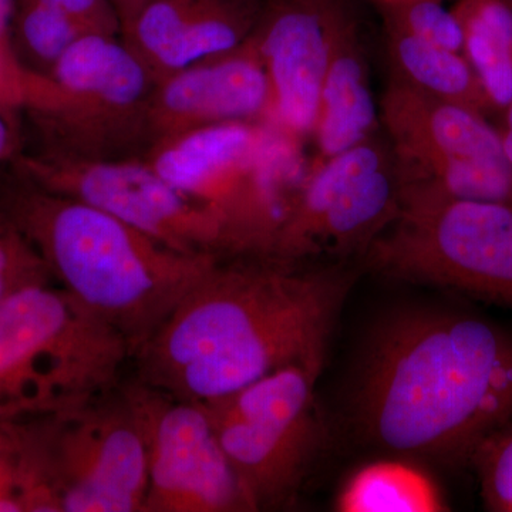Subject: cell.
<instances>
[{"label": "cell", "instance_id": "1", "mask_svg": "<svg viewBox=\"0 0 512 512\" xmlns=\"http://www.w3.org/2000/svg\"><path fill=\"white\" fill-rule=\"evenodd\" d=\"M352 279L292 262L217 264L137 350L138 382L208 402L282 367L322 370Z\"/></svg>", "mask_w": 512, "mask_h": 512}, {"label": "cell", "instance_id": "2", "mask_svg": "<svg viewBox=\"0 0 512 512\" xmlns=\"http://www.w3.org/2000/svg\"><path fill=\"white\" fill-rule=\"evenodd\" d=\"M370 443L447 464L512 421V332L467 312L407 309L373 330L353 390Z\"/></svg>", "mask_w": 512, "mask_h": 512}, {"label": "cell", "instance_id": "3", "mask_svg": "<svg viewBox=\"0 0 512 512\" xmlns=\"http://www.w3.org/2000/svg\"><path fill=\"white\" fill-rule=\"evenodd\" d=\"M2 208L52 278L121 333L134 355L218 262L217 255L180 251L30 181L9 194Z\"/></svg>", "mask_w": 512, "mask_h": 512}, {"label": "cell", "instance_id": "4", "mask_svg": "<svg viewBox=\"0 0 512 512\" xmlns=\"http://www.w3.org/2000/svg\"><path fill=\"white\" fill-rule=\"evenodd\" d=\"M23 512H143L147 443L124 389L9 424Z\"/></svg>", "mask_w": 512, "mask_h": 512}, {"label": "cell", "instance_id": "5", "mask_svg": "<svg viewBox=\"0 0 512 512\" xmlns=\"http://www.w3.org/2000/svg\"><path fill=\"white\" fill-rule=\"evenodd\" d=\"M133 355L64 289L15 293L0 303V429L113 393Z\"/></svg>", "mask_w": 512, "mask_h": 512}, {"label": "cell", "instance_id": "6", "mask_svg": "<svg viewBox=\"0 0 512 512\" xmlns=\"http://www.w3.org/2000/svg\"><path fill=\"white\" fill-rule=\"evenodd\" d=\"M369 261L394 278L512 309V207L402 194L386 234L369 245Z\"/></svg>", "mask_w": 512, "mask_h": 512}, {"label": "cell", "instance_id": "7", "mask_svg": "<svg viewBox=\"0 0 512 512\" xmlns=\"http://www.w3.org/2000/svg\"><path fill=\"white\" fill-rule=\"evenodd\" d=\"M322 370L291 365L204 404L256 511L293 504L323 444L315 400Z\"/></svg>", "mask_w": 512, "mask_h": 512}, {"label": "cell", "instance_id": "8", "mask_svg": "<svg viewBox=\"0 0 512 512\" xmlns=\"http://www.w3.org/2000/svg\"><path fill=\"white\" fill-rule=\"evenodd\" d=\"M23 177L43 190L74 198L180 251H229L224 222L192 200L147 163L106 161L76 154L19 160Z\"/></svg>", "mask_w": 512, "mask_h": 512}, {"label": "cell", "instance_id": "9", "mask_svg": "<svg viewBox=\"0 0 512 512\" xmlns=\"http://www.w3.org/2000/svg\"><path fill=\"white\" fill-rule=\"evenodd\" d=\"M147 443L143 512L256 511L204 404L136 382L124 389Z\"/></svg>", "mask_w": 512, "mask_h": 512}, {"label": "cell", "instance_id": "10", "mask_svg": "<svg viewBox=\"0 0 512 512\" xmlns=\"http://www.w3.org/2000/svg\"><path fill=\"white\" fill-rule=\"evenodd\" d=\"M47 74L55 84V103L40 117L84 143L113 128H126L137 120L144 123L156 83L124 40L104 33L80 37Z\"/></svg>", "mask_w": 512, "mask_h": 512}, {"label": "cell", "instance_id": "11", "mask_svg": "<svg viewBox=\"0 0 512 512\" xmlns=\"http://www.w3.org/2000/svg\"><path fill=\"white\" fill-rule=\"evenodd\" d=\"M343 25L332 0H292L256 37L271 89L266 119L295 137L315 133L333 43Z\"/></svg>", "mask_w": 512, "mask_h": 512}, {"label": "cell", "instance_id": "12", "mask_svg": "<svg viewBox=\"0 0 512 512\" xmlns=\"http://www.w3.org/2000/svg\"><path fill=\"white\" fill-rule=\"evenodd\" d=\"M269 109L268 74L254 39L154 83L144 123L161 140L210 124L265 120Z\"/></svg>", "mask_w": 512, "mask_h": 512}, {"label": "cell", "instance_id": "13", "mask_svg": "<svg viewBox=\"0 0 512 512\" xmlns=\"http://www.w3.org/2000/svg\"><path fill=\"white\" fill-rule=\"evenodd\" d=\"M384 117L406 163L402 187L424 183L451 165L507 158L503 137L480 111L412 84H399L387 93Z\"/></svg>", "mask_w": 512, "mask_h": 512}, {"label": "cell", "instance_id": "14", "mask_svg": "<svg viewBox=\"0 0 512 512\" xmlns=\"http://www.w3.org/2000/svg\"><path fill=\"white\" fill-rule=\"evenodd\" d=\"M262 130L264 120L192 128L158 140L147 163L167 183L207 205L224 222L255 156Z\"/></svg>", "mask_w": 512, "mask_h": 512}, {"label": "cell", "instance_id": "15", "mask_svg": "<svg viewBox=\"0 0 512 512\" xmlns=\"http://www.w3.org/2000/svg\"><path fill=\"white\" fill-rule=\"evenodd\" d=\"M342 26L333 43L315 130L320 151L328 158L363 143L376 119L365 67L353 49L342 47Z\"/></svg>", "mask_w": 512, "mask_h": 512}, {"label": "cell", "instance_id": "16", "mask_svg": "<svg viewBox=\"0 0 512 512\" xmlns=\"http://www.w3.org/2000/svg\"><path fill=\"white\" fill-rule=\"evenodd\" d=\"M464 52L490 106L512 103V5L508 0H460Z\"/></svg>", "mask_w": 512, "mask_h": 512}, {"label": "cell", "instance_id": "17", "mask_svg": "<svg viewBox=\"0 0 512 512\" xmlns=\"http://www.w3.org/2000/svg\"><path fill=\"white\" fill-rule=\"evenodd\" d=\"M342 512H439L447 504L433 478L409 461L377 460L360 467L336 498Z\"/></svg>", "mask_w": 512, "mask_h": 512}, {"label": "cell", "instance_id": "18", "mask_svg": "<svg viewBox=\"0 0 512 512\" xmlns=\"http://www.w3.org/2000/svg\"><path fill=\"white\" fill-rule=\"evenodd\" d=\"M251 10L244 0H207L151 70L154 82L244 45Z\"/></svg>", "mask_w": 512, "mask_h": 512}, {"label": "cell", "instance_id": "19", "mask_svg": "<svg viewBox=\"0 0 512 512\" xmlns=\"http://www.w3.org/2000/svg\"><path fill=\"white\" fill-rule=\"evenodd\" d=\"M394 52L417 89L480 113L490 107L473 67L461 53L430 45L402 30L394 42Z\"/></svg>", "mask_w": 512, "mask_h": 512}, {"label": "cell", "instance_id": "20", "mask_svg": "<svg viewBox=\"0 0 512 512\" xmlns=\"http://www.w3.org/2000/svg\"><path fill=\"white\" fill-rule=\"evenodd\" d=\"M89 33L94 32L59 10L36 0H16L13 47L15 50L20 47L35 64V72L49 73L67 49Z\"/></svg>", "mask_w": 512, "mask_h": 512}, {"label": "cell", "instance_id": "21", "mask_svg": "<svg viewBox=\"0 0 512 512\" xmlns=\"http://www.w3.org/2000/svg\"><path fill=\"white\" fill-rule=\"evenodd\" d=\"M205 2L207 0H146L121 29L124 42L140 56L151 73Z\"/></svg>", "mask_w": 512, "mask_h": 512}, {"label": "cell", "instance_id": "22", "mask_svg": "<svg viewBox=\"0 0 512 512\" xmlns=\"http://www.w3.org/2000/svg\"><path fill=\"white\" fill-rule=\"evenodd\" d=\"M50 279L36 249L0 208V303L30 286L49 284Z\"/></svg>", "mask_w": 512, "mask_h": 512}, {"label": "cell", "instance_id": "23", "mask_svg": "<svg viewBox=\"0 0 512 512\" xmlns=\"http://www.w3.org/2000/svg\"><path fill=\"white\" fill-rule=\"evenodd\" d=\"M487 510L512 512V421L495 431L471 458Z\"/></svg>", "mask_w": 512, "mask_h": 512}, {"label": "cell", "instance_id": "24", "mask_svg": "<svg viewBox=\"0 0 512 512\" xmlns=\"http://www.w3.org/2000/svg\"><path fill=\"white\" fill-rule=\"evenodd\" d=\"M400 5L399 30L441 49L463 52L464 29L454 10L437 0H409Z\"/></svg>", "mask_w": 512, "mask_h": 512}, {"label": "cell", "instance_id": "25", "mask_svg": "<svg viewBox=\"0 0 512 512\" xmlns=\"http://www.w3.org/2000/svg\"><path fill=\"white\" fill-rule=\"evenodd\" d=\"M82 23L94 33L116 36L121 32L119 12L110 0H36Z\"/></svg>", "mask_w": 512, "mask_h": 512}, {"label": "cell", "instance_id": "26", "mask_svg": "<svg viewBox=\"0 0 512 512\" xmlns=\"http://www.w3.org/2000/svg\"><path fill=\"white\" fill-rule=\"evenodd\" d=\"M0 512H23L18 468L12 447L10 450L0 451Z\"/></svg>", "mask_w": 512, "mask_h": 512}, {"label": "cell", "instance_id": "27", "mask_svg": "<svg viewBox=\"0 0 512 512\" xmlns=\"http://www.w3.org/2000/svg\"><path fill=\"white\" fill-rule=\"evenodd\" d=\"M13 113L0 107V164L8 161L18 148V134L13 127Z\"/></svg>", "mask_w": 512, "mask_h": 512}, {"label": "cell", "instance_id": "28", "mask_svg": "<svg viewBox=\"0 0 512 512\" xmlns=\"http://www.w3.org/2000/svg\"><path fill=\"white\" fill-rule=\"evenodd\" d=\"M15 9L16 0H0V52H16L12 40Z\"/></svg>", "mask_w": 512, "mask_h": 512}, {"label": "cell", "instance_id": "29", "mask_svg": "<svg viewBox=\"0 0 512 512\" xmlns=\"http://www.w3.org/2000/svg\"><path fill=\"white\" fill-rule=\"evenodd\" d=\"M110 2L113 3L114 8L119 12L121 29H123V26L126 25L128 20L133 18L134 13L140 9V6L143 5L146 0H110Z\"/></svg>", "mask_w": 512, "mask_h": 512}, {"label": "cell", "instance_id": "30", "mask_svg": "<svg viewBox=\"0 0 512 512\" xmlns=\"http://www.w3.org/2000/svg\"><path fill=\"white\" fill-rule=\"evenodd\" d=\"M501 137H503L505 156L512 165V103L507 107V124H505V131Z\"/></svg>", "mask_w": 512, "mask_h": 512}, {"label": "cell", "instance_id": "31", "mask_svg": "<svg viewBox=\"0 0 512 512\" xmlns=\"http://www.w3.org/2000/svg\"><path fill=\"white\" fill-rule=\"evenodd\" d=\"M393 2L404 3V2H409V0H393Z\"/></svg>", "mask_w": 512, "mask_h": 512}, {"label": "cell", "instance_id": "32", "mask_svg": "<svg viewBox=\"0 0 512 512\" xmlns=\"http://www.w3.org/2000/svg\"><path fill=\"white\" fill-rule=\"evenodd\" d=\"M2 447H3V439H2V436H0V450H2Z\"/></svg>", "mask_w": 512, "mask_h": 512}, {"label": "cell", "instance_id": "33", "mask_svg": "<svg viewBox=\"0 0 512 512\" xmlns=\"http://www.w3.org/2000/svg\"><path fill=\"white\" fill-rule=\"evenodd\" d=\"M508 2H510V3H511V5H512V0H508Z\"/></svg>", "mask_w": 512, "mask_h": 512}]
</instances>
